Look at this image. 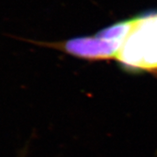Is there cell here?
Here are the masks:
<instances>
[{
	"instance_id": "obj_1",
	"label": "cell",
	"mask_w": 157,
	"mask_h": 157,
	"mask_svg": "<svg viewBox=\"0 0 157 157\" xmlns=\"http://www.w3.org/2000/svg\"><path fill=\"white\" fill-rule=\"evenodd\" d=\"M116 59L128 70L157 73V12L135 17Z\"/></svg>"
},
{
	"instance_id": "obj_2",
	"label": "cell",
	"mask_w": 157,
	"mask_h": 157,
	"mask_svg": "<svg viewBox=\"0 0 157 157\" xmlns=\"http://www.w3.org/2000/svg\"><path fill=\"white\" fill-rule=\"evenodd\" d=\"M20 40L39 46L60 51L67 54L86 60H106L117 59L124 44V42L121 41L105 39L98 33L93 36L75 37L56 42L37 41L21 38Z\"/></svg>"
}]
</instances>
